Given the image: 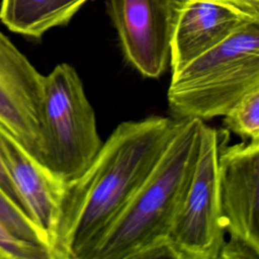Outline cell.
<instances>
[{"label": "cell", "instance_id": "obj_14", "mask_svg": "<svg viewBox=\"0 0 259 259\" xmlns=\"http://www.w3.org/2000/svg\"><path fill=\"white\" fill-rule=\"evenodd\" d=\"M0 259H52L48 248L14 237L0 222Z\"/></svg>", "mask_w": 259, "mask_h": 259}, {"label": "cell", "instance_id": "obj_11", "mask_svg": "<svg viewBox=\"0 0 259 259\" xmlns=\"http://www.w3.org/2000/svg\"><path fill=\"white\" fill-rule=\"evenodd\" d=\"M88 0H2L1 21L13 32L40 38L48 30L67 25Z\"/></svg>", "mask_w": 259, "mask_h": 259}, {"label": "cell", "instance_id": "obj_4", "mask_svg": "<svg viewBox=\"0 0 259 259\" xmlns=\"http://www.w3.org/2000/svg\"><path fill=\"white\" fill-rule=\"evenodd\" d=\"M41 127L42 163L67 184L82 175L102 147L83 83L67 63L45 76Z\"/></svg>", "mask_w": 259, "mask_h": 259}, {"label": "cell", "instance_id": "obj_16", "mask_svg": "<svg viewBox=\"0 0 259 259\" xmlns=\"http://www.w3.org/2000/svg\"><path fill=\"white\" fill-rule=\"evenodd\" d=\"M231 5L238 10L259 19V0H215Z\"/></svg>", "mask_w": 259, "mask_h": 259}, {"label": "cell", "instance_id": "obj_13", "mask_svg": "<svg viewBox=\"0 0 259 259\" xmlns=\"http://www.w3.org/2000/svg\"><path fill=\"white\" fill-rule=\"evenodd\" d=\"M0 222L17 239L37 244L50 249L46 235L33 223L28 214L21 209L0 188ZM52 256V254H51Z\"/></svg>", "mask_w": 259, "mask_h": 259}, {"label": "cell", "instance_id": "obj_8", "mask_svg": "<svg viewBox=\"0 0 259 259\" xmlns=\"http://www.w3.org/2000/svg\"><path fill=\"white\" fill-rule=\"evenodd\" d=\"M44 79L0 30V122L41 163Z\"/></svg>", "mask_w": 259, "mask_h": 259}, {"label": "cell", "instance_id": "obj_2", "mask_svg": "<svg viewBox=\"0 0 259 259\" xmlns=\"http://www.w3.org/2000/svg\"><path fill=\"white\" fill-rule=\"evenodd\" d=\"M202 122L180 120L159 160L90 259L176 258L168 237L192 177Z\"/></svg>", "mask_w": 259, "mask_h": 259}, {"label": "cell", "instance_id": "obj_1", "mask_svg": "<svg viewBox=\"0 0 259 259\" xmlns=\"http://www.w3.org/2000/svg\"><path fill=\"white\" fill-rule=\"evenodd\" d=\"M180 120L151 115L119 123L82 173L67 184L52 259H90L149 175Z\"/></svg>", "mask_w": 259, "mask_h": 259}, {"label": "cell", "instance_id": "obj_15", "mask_svg": "<svg viewBox=\"0 0 259 259\" xmlns=\"http://www.w3.org/2000/svg\"><path fill=\"white\" fill-rule=\"evenodd\" d=\"M0 188L9 196L10 199H12L21 209H23L26 212V210L23 206V203L21 201V198L11 181V178L7 172V169L2 161L1 156H0Z\"/></svg>", "mask_w": 259, "mask_h": 259}, {"label": "cell", "instance_id": "obj_9", "mask_svg": "<svg viewBox=\"0 0 259 259\" xmlns=\"http://www.w3.org/2000/svg\"><path fill=\"white\" fill-rule=\"evenodd\" d=\"M0 156L27 214L46 235L52 254L67 183L33 157L2 122Z\"/></svg>", "mask_w": 259, "mask_h": 259}, {"label": "cell", "instance_id": "obj_12", "mask_svg": "<svg viewBox=\"0 0 259 259\" xmlns=\"http://www.w3.org/2000/svg\"><path fill=\"white\" fill-rule=\"evenodd\" d=\"M224 128L249 141H259V87L241 97L224 115Z\"/></svg>", "mask_w": 259, "mask_h": 259}, {"label": "cell", "instance_id": "obj_5", "mask_svg": "<svg viewBox=\"0 0 259 259\" xmlns=\"http://www.w3.org/2000/svg\"><path fill=\"white\" fill-rule=\"evenodd\" d=\"M230 132L201 124L197 158L169 233L176 259H218L226 242L219 190V157Z\"/></svg>", "mask_w": 259, "mask_h": 259}, {"label": "cell", "instance_id": "obj_10", "mask_svg": "<svg viewBox=\"0 0 259 259\" xmlns=\"http://www.w3.org/2000/svg\"><path fill=\"white\" fill-rule=\"evenodd\" d=\"M251 21L259 19L215 0H180L171 40L172 72Z\"/></svg>", "mask_w": 259, "mask_h": 259}, {"label": "cell", "instance_id": "obj_3", "mask_svg": "<svg viewBox=\"0 0 259 259\" xmlns=\"http://www.w3.org/2000/svg\"><path fill=\"white\" fill-rule=\"evenodd\" d=\"M259 87V21L172 72L167 92L171 117L207 120L224 116L247 92Z\"/></svg>", "mask_w": 259, "mask_h": 259}, {"label": "cell", "instance_id": "obj_6", "mask_svg": "<svg viewBox=\"0 0 259 259\" xmlns=\"http://www.w3.org/2000/svg\"><path fill=\"white\" fill-rule=\"evenodd\" d=\"M219 190L222 221L230 237L220 258L259 259V141L222 147Z\"/></svg>", "mask_w": 259, "mask_h": 259}, {"label": "cell", "instance_id": "obj_7", "mask_svg": "<svg viewBox=\"0 0 259 259\" xmlns=\"http://www.w3.org/2000/svg\"><path fill=\"white\" fill-rule=\"evenodd\" d=\"M180 0H107V12L125 60L144 77L170 66L171 40Z\"/></svg>", "mask_w": 259, "mask_h": 259}]
</instances>
